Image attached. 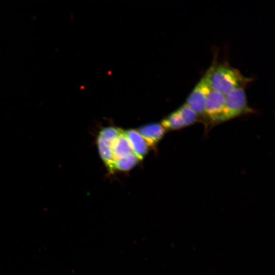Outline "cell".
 I'll return each mask as SVG.
<instances>
[{
	"label": "cell",
	"mask_w": 275,
	"mask_h": 275,
	"mask_svg": "<svg viewBox=\"0 0 275 275\" xmlns=\"http://www.w3.org/2000/svg\"><path fill=\"white\" fill-rule=\"evenodd\" d=\"M206 74L211 89L225 95L235 89L243 88L250 81L238 70L226 65L211 66Z\"/></svg>",
	"instance_id": "1"
},
{
	"label": "cell",
	"mask_w": 275,
	"mask_h": 275,
	"mask_svg": "<svg viewBox=\"0 0 275 275\" xmlns=\"http://www.w3.org/2000/svg\"><path fill=\"white\" fill-rule=\"evenodd\" d=\"M252 111L248 104L243 88L235 89L225 95L224 107L218 123L251 113Z\"/></svg>",
	"instance_id": "2"
},
{
	"label": "cell",
	"mask_w": 275,
	"mask_h": 275,
	"mask_svg": "<svg viewBox=\"0 0 275 275\" xmlns=\"http://www.w3.org/2000/svg\"><path fill=\"white\" fill-rule=\"evenodd\" d=\"M122 131L120 129L114 127H105L100 131L97 138V145L100 156L111 172L115 171L113 144Z\"/></svg>",
	"instance_id": "3"
},
{
	"label": "cell",
	"mask_w": 275,
	"mask_h": 275,
	"mask_svg": "<svg viewBox=\"0 0 275 275\" xmlns=\"http://www.w3.org/2000/svg\"><path fill=\"white\" fill-rule=\"evenodd\" d=\"M212 90L206 74L200 79L189 95L185 103L198 116L204 118L207 98Z\"/></svg>",
	"instance_id": "4"
},
{
	"label": "cell",
	"mask_w": 275,
	"mask_h": 275,
	"mask_svg": "<svg viewBox=\"0 0 275 275\" xmlns=\"http://www.w3.org/2000/svg\"><path fill=\"white\" fill-rule=\"evenodd\" d=\"M225 101V95L212 90L209 94L205 106L204 118L212 123H218L223 112Z\"/></svg>",
	"instance_id": "5"
},
{
	"label": "cell",
	"mask_w": 275,
	"mask_h": 275,
	"mask_svg": "<svg viewBox=\"0 0 275 275\" xmlns=\"http://www.w3.org/2000/svg\"><path fill=\"white\" fill-rule=\"evenodd\" d=\"M166 130L161 124L152 123L139 128L138 131L146 142L148 146L153 147L160 141Z\"/></svg>",
	"instance_id": "6"
},
{
	"label": "cell",
	"mask_w": 275,
	"mask_h": 275,
	"mask_svg": "<svg viewBox=\"0 0 275 275\" xmlns=\"http://www.w3.org/2000/svg\"><path fill=\"white\" fill-rule=\"evenodd\" d=\"M132 152L139 158L142 159L148 152V145L137 130H128L124 132Z\"/></svg>",
	"instance_id": "7"
},
{
	"label": "cell",
	"mask_w": 275,
	"mask_h": 275,
	"mask_svg": "<svg viewBox=\"0 0 275 275\" xmlns=\"http://www.w3.org/2000/svg\"><path fill=\"white\" fill-rule=\"evenodd\" d=\"M112 150L113 155L116 159L126 157L132 152L129 142L123 132L114 141Z\"/></svg>",
	"instance_id": "8"
},
{
	"label": "cell",
	"mask_w": 275,
	"mask_h": 275,
	"mask_svg": "<svg viewBox=\"0 0 275 275\" xmlns=\"http://www.w3.org/2000/svg\"><path fill=\"white\" fill-rule=\"evenodd\" d=\"M176 111L181 120L183 127L193 124L199 120L198 116L185 104Z\"/></svg>",
	"instance_id": "9"
},
{
	"label": "cell",
	"mask_w": 275,
	"mask_h": 275,
	"mask_svg": "<svg viewBox=\"0 0 275 275\" xmlns=\"http://www.w3.org/2000/svg\"><path fill=\"white\" fill-rule=\"evenodd\" d=\"M139 160L135 155L131 152L126 157L116 159L114 162V169L122 171H128L133 167Z\"/></svg>",
	"instance_id": "10"
},
{
	"label": "cell",
	"mask_w": 275,
	"mask_h": 275,
	"mask_svg": "<svg viewBox=\"0 0 275 275\" xmlns=\"http://www.w3.org/2000/svg\"><path fill=\"white\" fill-rule=\"evenodd\" d=\"M161 125L166 130H177L183 127L181 120L176 111L165 118L162 121Z\"/></svg>",
	"instance_id": "11"
}]
</instances>
